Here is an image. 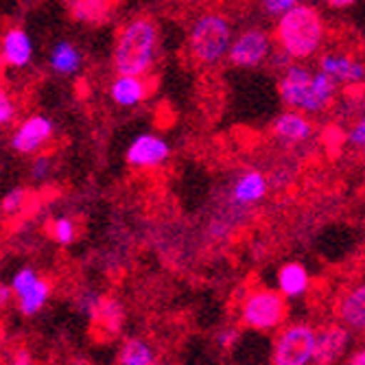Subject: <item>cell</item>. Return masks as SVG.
Here are the masks:
<instances>
[{
  "instance_id": "obj_1",
  "label": "cell",
  "mask_w": 365,
  "mask_h": 365,
  "mask_svg": "<svg viewBox=\"0 0 365 365\" xmlns=\"http://www.w3.org/2000/svg\"><path fill=\"white\" fill-rule=\"evenodd\" d=\"M158 24L151 18H134L127 24L120 26L114 53H112V63L116 75H138L145 77L158 55Z\"/></svg>"
},
{
  "instance_id": "obj_2",
  "label": "cell",
  "mask_w": 365,
  "mask_h": 365,
  "mask_svg": "<svg viewBox=\"0 0 365 365\" xmlns=\"http://www.w3.org/2000/svg\"><path fill=\"white\" fill-rule=\"evenodd\" d=\"M335 88L337 81L328 73L322 68L311 71L302 63H289L278 83L282 103L304 114H315L328 108L335 96Z\"/></svg>"
},
{
  "instance_id": "obj_3",
  "label": "cell",
  "mask_w": 365,
  "mask_h": 365,
  "mask_svg": "<svg viewBox=\"0 0 365 365\" xmlns=\"http://www.w3.org/2000/svg\"><path fill=\"white\" fill-rule=\"evenodd\" d=\"M326 26L322 14L311 5H295L276 24V42L291 59L313 57L324 42Z\"/></svg>"
},
{
  "instance_id": "obj_4",
  "label": "cell",
  "mask_w": 365,
  "mask_h": 365,
  "mask_svg": "<svg viewBox=\"0 0 365 365\" xmlns=\"http://www.w3.org/2000/svg\"><path fill=\"white\" fill-rule=\"evenodd\" d=\"M232 26L223 14L206 11L199 16L188 31V53L202 66H215L227 57L232 46Z\"/></svg>"
},
{
  "instance_id": "obj_5",
  "label": "cell",
  "mask_w": 365,
  "mask_h": 365,
  "mask_svg": "<svg viewBox=\"0 0 365 365\" xmlns=\"http://www.w3.org/2000/svg\"><path fill=\"white\" fill-rule=\"evenodd\" d=\"M287 317V300L280 291L256 289L245 295L241 304V322L252 330H276Z\"/></svg>"
},
{
  "instance_id": "obj_6",
  "label": "cell",
  "mask_w": 365,
  "mask_h": 365,
  "mask_svg": "<svg viewBox=\"0 0 365 365\" xmlns=\"http://www.w3.org/2000/svg\"><path fill=\"white\" fill-rule=\"evenodd\" d=\"M317 330L307 324L287 326L276 339L272 365H309L315 361Z\"/></svg>"
},
{
  "instance_id": "obj_7",
  "label": "cell",
  "mask_w": 365,
  "mask_h": 365,
  "mask_svg": "<svg viewBox=\"0 0 365 365\" xmlns=\"http://www.w3.org/2000/svg\"><path fill=\"white\" fill-rule=\"evenodd\" d=\"M272 55V40L262 29H247L241 36L232 40L227 59L232 66L239 68H254V66L269 59Z\"/></svg>"
},
{
  "instance_id": "obj_8",
  "label": "cell",
  "mask_w": 365,
  "mask_h": 365,
  "mask_svg": "<svg viewBox=\"0 0 365 365\" xmlns=\"http://www.w3.org/2000/svg\"><path fill=\"white\" fill-rule=\"evenodd\" d=\"M53 131H55V125L51 118H46L42 114L29 116L16 127V131L11 134V140H9L11 149L16 153H22V155L36 153L53 138Z\"/></svg>"
},
{
  "instance_id": "obj_9",
  "label": "cell",
  "mask_w": 365,
  "mask_h": 365,
  "mask_svg": "<svg viewBox=\"0 0 365 365\" xmlns=\"http://www.w3.org/2000/svg\"><path fill=\"white\" fill-rule=\"evenodd\" d=\"M169 155L171 147L167 145V140L153 134H140L127 149V164L136 169H153L167 162Z\"/></svg>"
},
{
  "instance_id": "obj_10",
  "label": "cell",
  "mask_w": 365,
  "mask_h": 365,
  "mask_svg": "<svg viewBox=\"0 0 365 365\" xmlns=\"http://www.w3.org/2000/svg\"><path fill=\"white\" fill-rule=\"evenodd\" d=\"M350 333L348 326H326L317 333V344H315V361L317 365H330L335 363L348 348Z\"/></svg>"
},
{
  "instance_id": "obj_11",
  "label": "cell",
  "mask_w": 365,
  "mask_h": 365,
  "mask_svg": "<svg viewBox=\"0 0 365 365\" xmlns=\"http://www.w3.org/2000/svg\"><path fill=\"white\" fill-rule=\"evenodd\" d=\"M319 68L328 73L337 83H346V86H352L365 79V66L348 55L326 53L319 59Z\"/></svg>"
},
{
  "instance_id": "obj_12",
  "label": "cell",
  "mask_w": 365,
  "mask_h": 365,
  "mask_svg": "<svg viewBox=\"0 0 365 365\" xmlns=\"http://www.w3.org/2000/svg\"><path fill=\"white\" fill-rule=\"evenodd\" d=\"M33 59V40L24 29L11 26L3 36V61L11 68H24Z\"/></svg>"
},
{
  "instance_id": "obj_13",
  "label": "cell",
  "mask_w": 365,
  "mask_h": 365,
  "mask_svg": "<svg viewBox=\"0 0 365 365\" xmlns=\"http://www.w3.org/2000/svg\"><path fill=\"white\" fill-rule=\"evenodd\" d=\"M149 94V83L145 77L138 75H116V79L110 86L112 101L120 108H134L145 101Z\"/></svg>"
},
{
  "instance_id": "obj_14",
  "label": "cell",
  "mask_w": 365,
  "mask_h": 365,
  "mask_svg": "<svg viewBox=\"0 0 365 365\" xmlns=\"http://www.w3.org/2000/svg\"><path fill=\"white\" fill-rule=\"evenodd\" d=\"M339 319L344 322V326H348L350 330H359V333H365V282L348 289L337 307Z\"/></svg>"
},
{
  "instance_id": "obj_15",
  "label": "cell",
  "mask_w": 365,
  "mask_h": 365,
  "mask_svg": "<svg viewBox=\"0 0 365 365\" xmlns=\"http://www.w3.org/2000/svg\"><path fill=\"white\" fill-rule=\"evenodd\" d=\"M269 190V180L260 171H245L232 186V202L239 206H254L264 199Z\"/></svg>"
},
{
  "instance_id": "obj_16",
  "label": "cell",
  "mask_w": 365,
  "mask_h": 365,
  "mask_svg": "<svg viewBox=\"0 0 365 365\" xmlns=\"http://www.w3.org/2000/svg\"><path fill=\"white\" fill-rule=\"evenodd\" d=\"M274 134L287 143H304L313 134V125L300 110H289L276 116L274 120Z\"/></svg>"
},
{
  "instance_id": "obj_17",
  "label": "cell",
  "mask_w": 365,
  "mask_h": 365,
  "mask_svg": "<svg viewBox=\"0 0 365 365\" xmlns=\"http://www.w3.org/2000/svg\"><path fill=\"white\" fill-rule=\"evenodd\" d=\"M68 14L83 24H103L116 5V0H63Z\"/></svg>"
},
{
  "instance_id": "obj_18",
  "label": "cell",
  "mask_w": 365,
  "mask_h": 365,
  "mask_svg": "<svg viewBox=\"0 0 365 365\" xmlns=\"http://www.w3.org/2000/svg\"><path fill=\"white\" fill-rule=\"evenodd\" d=\"M311 278L304 264L300 262H287L278 269V291L284 297H300L309 291Z\"/></svg>"
},
{
  "instance_id": "obj_19",
  "label": "cell",
  "mask_w": 365,
  "mask_h": 365,
  "mask_svg": "<svg viewBox=\"0 0 365 365\" xmlns=\"http://www.w3.org/2000/svg\"><path fill=\"white\" fill-rule=\"evenodd\" d=\"M123 317L125 313L118 300H114V297H101L90 319L101 330H106V333H118L123 326Z\"/></svg>"
},
{
  "instance_id": "obj_20",
  "label": "cell",
  "mask_w": 365,
  "mask_h": 365,
  "mask_svg": "<svg viewBox=\"0 0 365 365\" xmlns=\"http://www.w3.org/2000/svg\"><path fill=\"white\" fill-rule=\"evenodd\" d=\"M81 66V55L71 42H57L51 51V68L57 75H73L79 71Z\"/></svg>"
},
{
  "instance_id": "obj_21",
  "label": "cell",
  "mask_w": 365,
  "mask_h": 365,
  "mask_svg": "<svg viewBox=\"0 0 365 365\" xmlns=\"http://www.w3.org/2000/svg\"><path fill=\"white\" fill-rule=\"evenodd\" d=\"M120 365H160L153 348L140 339H129L120 350Z\"/></svg>"
},
{
  "instance_id": "obj_22",
  "label": "cell",
  "mask_w": 365,
  "mask_h": 365,
  "mask_svg": "<svg viewBox=\"0 0 365 365\" xmlns=\"http://www.w3.org/2000/svg\"><path fill=\"white\" fill-rule=\"evenodd\" d=\"M48 295H51V284L46 280H38L36 284H33L24 295H20V311L31 317V315H36L48 300Z\"/></svg>"
},
{
  "instance_id": "obj_23",
  "label": "cell",
  "mask_w": 365,
  "mask_h": 365,
  "mask_svg": "<svg viewBox=\"0 0 365 365\" xmlns=\"http://www.w3.org/2000/svg\"><path fill=\"white\" fill-rule=\"evenodd\" d=\"M51 235H53V239H55L59 245H71V243L75 241L77 227H75V223H73L68 217H59V219H55L53 225H51Z\"/></svg>"
},
{
  "instance_id": "obj_24",
  "label": "cell",
  "mask_w": 365,
  "mask_h": 365,
  "mask_svg": "<svg viewBox=\"0 0 365 365\" xmlns=\"http://www.w3.org/2000/svg\"><path fill=\"white\" fill-rule=\"evenodd\" d=\"M40 280V276L33 272L31 267H24V269H20L16 276H14V280H11V291L20 297V295H24L33 284H36Z\"/></svg>"
},
{
  "instance_id": "obj_25",
  "label": "cell",
  "mask_w": 365,
  "mask_h": 365,
  "mask_svg": "<svg viewBox=\"0 0 365 365\" xmlns=\"http://www.w3.org/2000/svg\"><path fill=\"white\" fill-rule=\"evenodd\" d=\"M295 5H300V0H260L262 11L267 16H274V18H282Z\"/></svg>"
},
{
  "instance_id": "obj_26",
  "label": "cell",
  "mask_w": 365,
  "mask_h": 365,
  "mask_svg": "<svg viewBox=\"0 0 365 365\" xmlns=\"http://www.w3.org/2000/svg\"><path fill=\"white\" fill-rule=\"evenodd\" d=\"M24 199H26V190H24V188H14V190H9V192L5 195V199H3V210H5L7 215L18 212V210L22 208V204H24Z\"/></svg>"
},
{
  "instance_id": "obj_27",
  "label": "cell",
  "mask_w": 365,
  "mask_h": 365,
  "mask_svg": "<svg viewBox=\"0 0 365 365\" xmlns=\"http://www.w3.org/2000/svg\"><path fill=\"white\" fill-rule=\"evenodd\" d=\"M348 143L356 149H365V114L352 125L350 134H348Z\"/></svg>"
},
{
  "instance_id": "obj_28",
  "label": "cell",
  "mask_w": 365,
  "mask_h": 365,
  "mask_svg": "<svg viewBox=\"0 0 365 365\" xmlns=\"http://www.w3.org/2000/svg\"><path fill=\"white\" fill-rule=\"evenodd\" d=\"M14 116H16V106L11 103L7 90H3V94H0V123L9 125L14 120Z\"/></svg>"
},
{
  "instance_id": "obj_29",
  "label": "cell",
  "mask_w": 365,
  "mask_h": 365,
  "mask_svg": "<svg viewBox=\"0 0 365 365\" xmlns=\"http://www.w3.org/2000/svg\"><path fill=\"white\" fill-rule=\"evenodd\" d=\"M98 300H101V295H96V293H92V291H86L83 295H79L77 307H79V311H81V313H86L88 317H92V313H94V309H96Z\"/></svg>"
},
{
  "instance_id": "obj_30",
  "label": "cell",
  "mask_w": 365,
  "mask_h": 365,
  "mask_svg": "<svg viewBox=\"0 0 365 365\" xmlns=\"http://www.w3.org/2000/svg\"><path fill=\"white\" fill-rule=\"evenodd\" d=\"M51 173V158L48 155H38L36 162L31 164V175L36 180H44Z\"/></svg>"
},
{
  "instance_id": "obj_31",
  "label": "cell",
  "mask_w": 365,
  "mask_h": 365,
  "mask_svg": "<svg viewBox=\"0 0 365 365\" xmlns=\"http://www.w3.org/2000/svg\"><path fill=\"white\" fill-rule=\"evenodd\" d=\"M237 339H239V330H237V328H225V330H221V333H219L217 344H219L223 350H227V348H232V346L237 344Z\"/></svg>"
},
{
  "instance_id": "obj_32",
  "label": "cell",
  "mask_w": 365,
  "mask_h": 365,
  "mask_svg": "<svg viewBox=\"0 0 365 365\" xmlns=\"http://www.w3.org/2000/svg\"><path fill=\"white\" fill-rule=\"evenodd\" d=\"M11 365H33V361H31V354H29L24 348L16 350V354H14V359H11Z\"/></svg>"
},
{
  "instance_id": "obj_33",
  "label": "cell",
  "mask_w": 365,
  "mask_h": 365,
  "mask_svg": "<svg viewBox=\"0 0 365 365\" xmlns=\"http://www.w3.org/2000/svg\"><path fill=\"white\" fill-rule=\"evenodd\" d=\"M354 3H359V0H326V5L333 9H346V7H352Z\"/></svg>"
},
{
  "instance_id": "obj_34",
  "label": "cell",
  "mask_w": 365,
  "mask_h": 365,
  "mask_svg": "<svg viewBox=\"0 0 365 365\" xmlns=\"http://www.w3.org/2000/svg\"><path fill=\"white\" fill-rule=\"evenodd\" d=\"M348 365H365V348H363V350H359V352L348 361Z\"/></svg>"
},
{
  "instance_id": "obj_35",
  "label": "cell",
  "mask_w": 365,
  "mask_h": 365,
  "mask_svg": "<svg viewBox=\"0 0 365 365\" xmlns=\"http://www.w3.org/2000/svg\"><path fill=\"white\" fill-rule=\"evenodd\" d=\"M7 300H9V287H3L0 289V302L7 304Z\"/></svg>"
},
{
  "instance_id": "obj_36",
  "label": "cell",
  "mask_w": 365,
  "mask_h": 365,
  "mask_svg": "<svg viewBox=\"0 0 365 365\" xmlns=\"http://www.w3.org/2000/svg\"><path fill=\"white\" fill-rule=\"evenodd\" d=\"M363 160H365V153H363Z\"/></svg>"
}]
</instances>
